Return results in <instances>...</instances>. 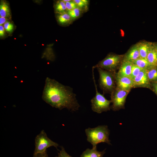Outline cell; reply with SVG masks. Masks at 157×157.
Returning a JSON list of instances; mask_svg holds the SVG:
<instances>
[{
    "label": "cell",
    "instance_id": "2",
    "mask_svg": "<svg viewBox=\"0 0 157 157\" xmlns=\"http://www.w3.org/2000/svg\"><path fill=\"white\" fill-rule=\"evenodd\" d=\"M85 133L87 140L92 145V148H97V145L101 142L111 144L109 139V130L106 125L99 126L97 127L85 129Z\"/></svg>",
    "mask_w": 157,
    "mask_h": 157
},
{
    "label": "cell",
    "instance_id": "10",
    "mask_svg": "<svg viewBox=\"0 0 157 157\" xmlns=\"http://www.w3.org/2000/svg\"><path fill=\"white\" fill-rule=\"evenodd\" d=\"M140 58L137 44L132 46L124 56L123 60L132 63Z\"/></svg>",
    "mask_w": 157,
    "mask_h": 157
},
{
    "label": "cell",
    "instance_id": "28",
    "mask_svg": "<svg viewBox=\"0 0 157 157\" xmlns=\"http://www.w3.org/2000/svg\"><path fill=\"white\" fill-rule=\"evenodd\" d=\"M5 29L2 25L0 26V37H3L5 34Z\"/></svg>",
    "mask_w": 157,
    "mask_h": 157
},
{
    "label": "cell",
    "instance_id": "11",
    "mask_svg": "<svg viewBox=\"0 0 157 157\" xmlns=\"http://www.w3.org/2000/svg\"><path fill=\"white\" fill-rule=\"evenodd\" d=\"M132 64L130 62L123 61L116 74L119 76L130 77Z\"/></svg>",
    "mask_w": 157,
    "mask_h": 157
},
{
    "label": "cell",
    "instance_id": "20",
    "mask_svg": "<svg viewBox=\"0 0 157 157\" xmlns=\"http://www.w3.org/2000/svg\"><path fill=\"white\" fill-rule=\"evenodd\" d=\"M77 7L81 9L83 13L88 9L89 1L87 0H74Z\"/></svg>",
    "mask_w": 157,
    "mask_h": 157
},
{
    "label": "cell",
    "instance_id": "27",
    "mask_svg": "<svg viewBox=\"0 0 157 157\" xmlns=\"http://www.w3.org/2000/svg\"><path fill=\"white\" fill-rule=\"evenodd\" d=\"M152 90L157 95V82L151 83Z\"/></svg>",
    "mask_w": 157,
    "mask_h": 157
},
{
    "label": "cell",
    "instance_id": "19",
    "mask_svg": "<svg viewBox=\"0 0 157 157\" xmlns=\"http://www.w3.org/2000/svg\"><path fill=\"white\" fill-rule=\"evenodd\" d=\"M54 8L56 14L62 13L67 11L65 3L62 0L56 2L54 5Z\"/></svg>",
    "mask_w": 157,
    "mask_h": 157
},
{
    "label": "cell",
    "instance_id": "1",
    "mask_svg": "<svg viewBox=\"0 0 157 157\" xmlns=\"http://www.w3.org/2000/svg\"><path fill=\"white\" fill-rule=\"evenodd\" d=\"M76 96L71 88L64 85L55 80L46 78L42 97L52 107L59 109L66 108L75 111L80 107Z\"/></svg>",
    "mask_w": 157,
    "mask_h": 157
},
{
    "label": "cell",
    "instance_id": "13",
    "mask_svg": "<svg viewBox=\"0 0 157 157\" xmlns=\"http://www.w3.org/2000/svg\"><path fill=\"white\" fill-rule=\"evenodd\" d=\"M56 18L57 22L60 25H67L72 23L73 21L67 12L57 13Z\"/></svg>",
    "mask_w": 157,
    "mask_h": 157
},
{
    "label": "cell",
    "instance_id": "21",
    "mask_svg": "<svg viewBox=\"0 0 157 157\" xmlns=\"http://www.w3.org/2000/svg\"><path fill=\"white\" fill-rule=\"evenodd\" d=\"M67 12L73 21L80 17L83 13L82 10L78 7L72 10L67 11Z\"/></svg>",
    "mask_w": 157,
    "mask_h": 157
},
{
    "label": "cell",
    "instance_id": "8",
    "mask_svg": "<svg viewBox=\"0 0 157 157\" xmlns=\"http://www.w3.org/2000/svg\"><path fill=\"white\" fill-rule=\"evenodd\" d=\"M133 80L134 88H145L152 90L151 83L148 79L146 70H142Z\"/></svg>",
    "mask_w": 157,
    "mask_h": 157
},
{
    "label": "cell",
    "instance_id": "30",
    "mask_svg": "<svg viewBox=\"0 0 157 157\" xmlns=\"http://www.w3.org/2000/svg\"><path fill=\"white\" fill-rule=\"evenodd\" d=\"M154 47L157 52V44H155V45H154Z\"/></svg>",
    "mask_w": 157,
    "mask_h": 157
},
{
    "label": "cell",
    "instance_id": "5",
    "mask_svg": "<svg viewBox=\"0 0 157 157\" xmlns=\"http://www.w3.org/2000/svg\"><path fill=\"white\" fill-rule=\"evenodd\" d=\"M93 78L96 89L95 96L91 100L92 110L98 113L110 110V100L106 99L103 94H101L97 90L94 75V69H92Z\"/></svg>",
    "mask_w": 157,
    "mask_h": 157
},
{
    "label": "cell",
    "instance_id": "15",
    "mask_svg": "<svg viewBox=\"0 0 157 157\" xmlns=\"http://www.w3.org/2000/svg\"><path fill=\"white\" fill-rule=\"evenodd\" d=\"M0 17H4L8 19L11 17L10 10L9 6L6 1L1 2L0 5Z\"/></svg>",
    "mask_w": 157,
    "mask_h": 157
},
{
    "label": "cell",
    "instance_id": "4",
    "mask_svg": "<svg viewBox=\"0 0 157 157\" xmlns=\"http://www.w3.org/2000/svg\"><path fill=\"white\" fill-rule=\"evenodd\" d=\"M124 55L110 53L97 64L92 67L94 69L99 67L103 69L116 72L123 61Z\"/></svg>",
    "mask_w": 157,
    "mask_h": 157
},
{
    "label": "cell",
    "instance_id": "22",
    "mask_svg": "<svg viewBox=\"0 0 157 157\" xmlns=\"http://www.w3.org/2000/svg\"><path fill=\"white\" fill-rule=\"evenodd\" d=\"M143 70L138 66L133 64L130 77L133 79Z\"/></svg>",
    "mask_w": 157,
    "mask_h": 157
},
{
    "label": "cell",
    "instance_id": "26",
    "mask_svg": "<svg viewBox=\"0 0 157 157\" xmlns=\"http://www.w3.org/2000/svg\"><path fill=\"white\" fill-rule=\"evenodd\" d=\"M33 157H49L47 151L42 153H38L33 154Z\"/></svg>",
    "mask_w": 157,
    "mask_h": 157
},
{
    "label": "cell",
    "instance_id": "16",
    "mask_svg": "<svg viewBox=\"0 0 157 157\" xmlns=\"http://www.w3.org/2000/svg\"><path fill=\"white\" fill-rule=\"evenodd\" d=\"M147 59L152 66H157V52L152 45L147 56Z\"/></svg>",
    "mask_w": 157,
    "mask_h": 157
},
{
    "label": "cell",
    "instance_id": "25",
    "mask_svg": "<svg viewBox=\"0 0 157 157\" xmlns=\"http://www.w3.org/2000/svg\"><path fill=\"white\" fill-rule=\"evenodd\" d=\"M61 150L58 153V156L56 157H72L66 152L63 147H61Z\"/></svg>",
    "mask_w": 157,
    "mask_h": 157
},
{
    "label": "cell",
    "instance_id": "17",
    "mask_svg": "<svg viewBox=\"0 0 157 157\" xmlns=\"http://www.w3.org/2000/svg\"><path fill=\"white\" fill-rule=\"evenodd\" d=\"M143 70H147L152 67L146 58H140L132 63Z\"/></svg>",
    "mask_w": 157,
    "mask_h": 157
},
{
    "label": "cell",
    "instance_id": "31",
    "mask_svg": "<svg viewBox=\"0 0 157 157\" xmlns=\"http://www.w3.org/2000/svg\"><path fill=\"white\" fill-rule=\"evenodd\" d=\"M71 0H62L63 1L65 2V3L69 1H70Z\"/></svg>",
    "mask_w": 157,
    "mask_h": 157
},
{
    "label": "cell",
    "instance_id": "9",
    "mask_svg": "<svg viewBox=\"0 0 157 157\" xmlns=\"http://www.w3.org/2000/svg\"><path fill=\"white\" fill-rule=\"evenodd\" d=\"M115 76L117 87L124 90H131L134 88V81L131 77L119 76L115 74Z\"/></svg>",
    "mask_w": 157,
    "mask_h": 157
},
{
    "label": "cell",
    "instance_id": "14",
    "mask_svg": "<svg viewBox=\"0 0 157 157\" xmlns=\"http://www.w3.org/2000/svg\"><path fill=\"white\" fill-rule=\"evenodd\" d=\"M105 149L99 151L97 150V148H88L83 152L80 157H103L105 153Z\"/></svg>",
    "mask_w": 157,
    "mask_h": 157
},
{
    "label": "cell",
    "instance_id": "24",
    "mask_svg": "<svg viewBox=\"0 0 157 157\" xmlns=\"http://www.w3.org/2000/svg\"><path fill=\"white\" fill-rule=\"evenodd\" d=\"M65 3L67 11L72 10L77 7L74 0H71Z\"/></svg>",
    "mask_w": 157,
    "mask_h": 157
},
{
    "label": "cell",
    "instance_id": "12",
    "mask_svg": "<svg viewBox=\"0 0 157 157\" xmlns=\"http://www.w3.org/2000/svg\"><path fill=\"white\" fill-rule=\"evenodd\" d=\"M140 58H146L152 46L151 43L142 42L137 43Z\"/></svg>",
    "mask_w": 157,
    "mask_h": 157
},
{
    "label": "cell",
    "instance_id": "6",
    "mask_svg": "<svg viewBox=\"0 0 157 157\" xmlns=\"http://www.w3.org/2000/svg\"><path fill=\"white\" fill-rule=\"evenodd\" d=\"M58 145L57 143L49 139L44 131L42 130L35 139V149L33 154L45 152L47 148L52 146L57 149Z\"/></svg>",
    "mask_w": 157,
    "mask_h": 157
},
{
    "label": "cell",
    "instance_id": "7",
    "mask_svg": "<svg viewBox=\"0 0 157 157\" xmlns=\"http://www.w3.org/2000/svg\"><path fill=\"white\" fill-rule=\"evenodd\" d=\"M130 91L123 90L116 87L110 94V100L112 103L110 109L114 111L124 109L126 98Z\"/></svg>",
    "mask_w": 157,
    "mask_h": 157
},
{
    "label": "cell",
    "instance_id": "23",
    "mask_svg": "<svg viewBox=\"0 0 157 157\" xmlns=\"http://www.w3.org/2000/svg\"><path fill=\"white\" fill-rule=\"evenodd\" d=\"M3 27L5 30L9 33L12 32L14 28L13 25L12 23L7 21L4 24Z\"/></svg>",
    "mask_w": 157,
    "mask_h": 157
},
{
    "label": "cell",
    "instance_id": "3",
    "mask_svg": "<svg viewBox=\"0 0 157 157\" xmlns=\"http://www.w3.org/2000/svg\"><path fill=\"white\" fill-rule=\"evenodd\" d=\"M99 74V86L104 94H111L116 85L115 74L116 72L108 71L99 67L97 68Z\"/></svg>",
    "mask_w": 157,
    "mask_h": 157
},
{
    "label": "cell",
    "instance_id": "29",
    "mask_svg": "<svg viewBox=\"0 0 157 157\" xmlns=\"http://www.w3.org/2000/svg\"><path fill=\"white\" fill-rule=\"evenodd\" d=\"M7 19L6 18L0 17V26L2 25L3 24H4L7 21Z\"/></svg>",
    "mask_w": 157,
    "mask_h": 157
},
{
    "label": "cell",
    "instance_id": "18",
    "mask_svg": "<svg viewBox=\"0 0 157 157\" xmlns=\"http://www.w3.org/2000/svg\"><path fill=\"white\" fill-rule=\"evenodd\" d=\"M146 71L150 83L157 82V66L152 67Z\"/></svg>",
    "mask_w": 157,
    "mask_h": 157
}]
</instances>
